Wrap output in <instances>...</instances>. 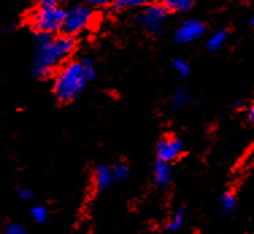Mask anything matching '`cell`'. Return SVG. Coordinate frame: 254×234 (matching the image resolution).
I'll list each match as a JSON object with an SVG mask.
<instances>
[{"mask_svg": "<svg viewBox=\"0 0 254 234\" xmlns=\"http://www.w3.org/2000/svg\"><path fill=\"white\" fill-rule=\"evenodd\" d=\"M197 0H165L164 5H165L168 11H173V12H187L190 11Z\"/></svg>", "mask_w": 254, "mask_h": 234, "instance_id": "cell-11", "label": "cell"}, {"mask_svg": "<svg viewBox=\"0 0 254 234\" xmlns=\"http://www.w3.org/2000/svg\"><path fill=\"white\" fill-rule=\"evenodd\" d=\"M5 233L7 234H25L26 229L25 226H22L18 222H11L10 225L5 226Z\"/></svg>", "mask_w": 254, "mask_h": 234, "instance_id": "cell-20", "label": "cell"}, {"mask_svg": "<svg viewBox=\"0 0 254 234\" xmlns=\"http://www.w3.org/2000/svg\"><path fill=\"white\" fill-rule=\"evenodd\" d=\"M248 117L252 123H254V103L249 107V112H248Z\"/></svg>", "mask_w": 254, "mask_h": 234, "instance_id": "cell-23", "label": "cell"}, {"mask_svg": "<svg viewBox=\"0 0 254 234\" xmlns=\"http://www.w3.org/2000/svg\"><path fill=\"white\" fill-rule=\"evenodd\" d=\"M93 181H95V185H96L98 190L108 188L114 181L111 168L107 165L98 166L96 171H95V175H93Z\"/></svg>", "mask_w": 254, "mask_h": 234, "instance_id": "cell-9", "label": "cell"}, {"mask_svg": "<svg viewBox=\"0 0 254 234\" xmlns=\"http://www.w3.org/2000/svg\"><path fill=\"white\" fill-rule=\"evenodd\" d=\"M184 224V210L179 209L173 213L171 220L165 225V232H177Z\"/></svg>", "mask_w": 254, "mask_h": 234, "instance_id": "cell-14", "label": "cell"}, {"mask_svg": "<svg viewBox=\"0 0 254 234\" xmlns=\"http://www.w3.org/2000/svg\"><path fill=\"white\" fill-rule=\"evenodd\" d=\"M168 8L164 4L154 3L145 7V10L138 15V22L141 23L145 29L152 33V34H158L162 30V26L165 23L168 18Z\"/></svg>", "mask_w": 254, "mask_h": 234, "instance_id": "cell-5", "label": "cell"}, {"mask_svg": "<svg viewBox=\"0 0 254 234\" xmlns=\"http://www.w3.org/2000/svg\"><path fill=\"white\" fill-rule=\"evenodd\" d=\"M226 39H227V31L225 29L216 30L214 34H211V37L207 41V48L211 52H218L225 45Z\"/></svg>", "mask_w": 254, "mask_h": 234, "instance_id": "cell-12", "label": "cell"}, {"mask_svg": "<svg viewBox=\"0 0 254 234\" xmlns=\"http://www.w3.org/2000/svg\"><path fill=\"white\" fill-rule=\"evenodd\" d=\"M65 10L59 4L41 3L29 16L30 25L37 34H56L63 29Z\"/></svg>", "mask_w": 254, "mask_h": 234, "instance_id": "cell-3", "label": "cell"}, {"mask_svg": "<svg viewBox=\"0 0 254 234\" xmlns=\"http://www.w3.org/2000/svg\"><path fill=\"white\" fill-rule=\"evenodd\" d=\"M172 181V169L169 162L160 161L154 165V183L158 187H168Z\"/></svg>", "mask_w": 254, "mask_h": 234, "instance_id": "cell-8", "label": "cell"}, {"mask_svg": "<svg viewBox=\"0 0 254 234\" xmlns=\"http://www.w3.org/2000/svg\"><path fill=\"white\" fill-rule=\"evenodd\" d=\"M48 215H49V213L44 206H35L31 209V218L38 224H45L48 221Z\"/></svg>", "mask_w": 254, "mask_h": 234, "instance_id": "cell-17", "label": "cell"}, {"mask_svg": "<svg viewBox=\"0 0 254 234\" xmlns=\"http://www.w3.org/2000/svg\"><path fill=\"white\" fill-rule=\"evenodd\" d=\"M18 196H19L20 199L29 200L34 196V194H33V191L29 190V188H19V190H18Z\"/></svg>", "mask_w": 254, "mask_h": 234, "instance_id": "cell-22", "label": "cell"}, {"mask_svg": "<svg viewBox=\"0 0 254 234\" xmlns=\"http://www.w3.org/2000/svg\"><path fill=\"white\" fill-rule=\"evenodd\" d=\"M35 53L33 60V74L35 78H46L53 76L60 65L70 57L76 49V41L72 35L37 34Z\"/></svg>", "mask_w": 254, "mask_h": 234, "instance_id": "cell-1", "label": "cell"}, {"mask_svg": "<svg viewBox=\"0 0 254 234\" xmlns=\"http://www.w3.org/2000/svg\"><path fill=\"white\" fill-rule=\"evenodd\" d=\"M173 67H175V71L176 74L180 76V78H187L190 75V64L184 61L183 59H177L175 63H173Z\"/></svg>", "mask_w": 254, "mask_h": 234, "instance_id": "cell-18", "label": "cell"}, {"mask_svg": "<svg viewBox=\"0 0 254 234\" xmlns=\"http://www.w3.org/2000/svg\"><path fill=\"white\" fill-rule=\"evenodd\" d=\"M183 149H184V145L181 140H179L177 137L168 136L164 137L161 141L157 144L156 153L160 161L172 162L180 157Z\"/></svg>", "mask_w": 254, "mask_h": 234, "instance_id": "cell-7", "label": "cell"}, {"mask_svg": "<svg viewBox=\"0 0 254 234\" xmlns=\"http://www.w3.org/2000/svg\"><path fill=\"white\" fill-rule=\"evenodd\" d=\"M111 172H113L114 180H118V181L126 180L127 177H128V175H130V169H128V166H127L126 164H123V162H119V164H117V165H114Z\"/></svg>", "mask_w": 254, "mask_h": 234, "instance_id": "cell-16", "label": "cell"}, {"mask_svg": "<svg viewBox=\"0 0 254 234\" xmlns=\"http://www.w3.org/2000/svg\"><path fill=\"white\" fill-rule=\"evenodd\" d=\"M149 0H113L114 10L122 11L130 8H138L142 5H146Z\"/></svg>", "mask_w": 254, "mask_h": 234, "instance_id": "cell-13", "label": "cell"}, {"mask_svg": "<svg viewBox=\"0 0 254 234\" xmlns=\"http://www.w3.org/2000/svg\"><path fill=\"white\" fill-rule=\"evenodd\" d=\"M89 78L84 71L81 60L69 61L54 75L53 91L56 98L61 103H69L83 92Z\"/></svg>", "mask_w": 254, "mask_h": 234, "instance_id": "cell-2", "label": "cell"}, {"mask_svg": "<svg viewBox=\"0 0 254 234\" xmlns=\"http://www.w3.org/2000/svg\"><path fill=\"white\" fill-rule=\"evenodd\" d=\"M84 3L93 10V8H103L113 4V0H84Z\"/></svg>", "mask_w": 254, "mask_h": 234, "instance_id": "cell-21", "label": "cell"}, {"mask_svg": "<svg viewBox=\"0 0 254 234\" xmlns=\"http://www.w3.org/2000/svg\"><path fill=\"white\" fill-rule=\"evenodd\" d=\"M190 103V95L186 88H177L171 99V108L173 111L181 110Z\"/></svg>", "mask_w": 254, "mask_h": 234, "instance_id": "cell-10", "label": "cell"}, {"mask_svg": "<svg viewBox=\"0 0 254 234\" xmlns=\"http://www.w3.org/2000/svg\"><path fill=\"white\" fill-rule=\"evenodd\" d=\"M205 33V25L197 19H187L177 27L175 33V41L177 44H190L201 38Z\"/></svg>", "mask_w": 254, "mask_h": 234, "instance_id": "cell-6", "label": "cell"}, {"mask_svg": "<svg viewBox=\"0 0 254 234\" xmlns=\"http://www.w3.org/2000/svg\"><path fill=\"white\" fill-rule=\"evenodd\" d=\"M250 23H252V25L254 26V16H253V18H252V20H250Z\"/></svg>", "mask_w": 254, "mask_h": 234, "instance_id": "cell-25", "label": "cell"}, {"mask_svg": "<svg viewBox=\"0 0 254 234\" xmlns=\"http://www.w3.org/2000/svg\"><path fill=\"white\" fill-rule=\"evenodd\" d=\"M61 0H41V3H46V4H59Z\"/></svg>", "mask_w": 254, "mask_h": 234, "instance_id": "cell-24", "label": "cell"}, {"mask_svg": "<svg viewBox=\"0 0 254 234\" xmlns=\"http://www.w3.org/2000/svg\"><path fill=\"white\" fill-rule=\"evenodd\" d=\"M235 205H237V199H235V195L231 192V191H226L220 196V206H222V210L225 214H231L235 209Z\"/></svg>", "mask_w": 254, "mask_h": 234, "instance_id": "cell-15", "label": "cell"}, {"mask_svg": "<svg viewBox=\"0 0 254 234\" xmlns=\"http://www.w3.org/2000/svg\"><path fill=\"white\" fill-rule=\"evenodd\" d=\"M81 64H83L84 71H85V74L88 76L89 81H92L93 78H96V68H95V65H93L92 60L85 57V59L81 60Z\"/></svg>", "mask_w": 254, "mask_h": 234, "instance_id": "cell-19", "label": "cell"}, {"mask_svg": "<svg viewBox=\"0 0 254 234\" xmlns=\"http://www.w3.org/2000/svg\"><path fill=\"white\" fill-rule=\"evenodd\" d=\"M95 14L91 7L87 4L72 5L68 11H65L61 31H64V34L73 37L83 33L84 30L89 29Z\"/></svg>", "mask_w": 254, "mask_h": 234, "instance_id": "cell-4", "label": "cell"}]
</instances>
